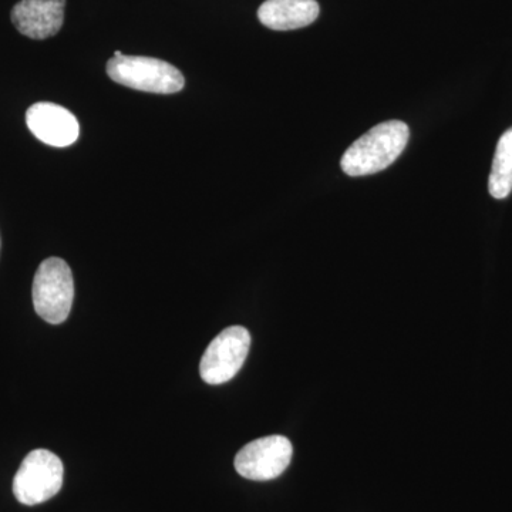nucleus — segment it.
<instances>
[{
  "label": "nucleus",
  "instance_id": "2",
  "mask_svg": "<svg viewBox=\"0 0 512 512\" xmlns=\"http://www.w3.org/2000/svg\"><path fill=\"white\" fill-rule=\"evenodd\" d=\"M107 74L113 82L138 92L174 94L185 86L183 73L164 60L144 56L111 57Z\"/></svg>",
  "mask_w": 512,
  "mask_h": 512
},
{
  "label": "nucleus",
  "instance_id": "6",
  "mask_svg": "<svg viewBox=\"0 0 512 512\" xmlns=\"http://www.w3.org/2000/svg\"><path fill=\"white\" fill-rule=\"evenodd\" d=\"M293 447L284 436L262 437L251 441L235 457L239 476L252 481H269L285 473L291 464Z\"/></svg>",
  "mask_w": 512,
  "mask_h": 512
},
{
  "label": "nucleus",
  "instance_id": "4",
  "mask_svg": "<svg viewBox=\"0 0 512 512\" xmlns=\"http://www.w3.org/2000/svg\"><path fill=\"white\" fill-rule=\"evenodd\" d=\"M64 467L62 460L52 451L39 448L33 450L20 464L13 494L20 504L46 503L62 490Z\"/></svg>",
  "mask_w": 512,
  "mask_h": 512
},
{
  "label": "nucleus",
  "instance_id": "9",
  "mask_svg": "<svg viewBox=\"0 0 512 512\" xmlns=\"http://www.w3.org/2000/svg\"><path fill=\"white\" fill-rule=\"evenodd\" d=\"M316 0H266L258 10L259 22L272 30L306 28L318 19Z\"/></svg>",
  "mask_w": 512,
  "mask_h": 512
},
{
  "label": "nucleus",
  "instance_id": "5",
  "mask_svg": "<svg viewBox=\"0 0 512 512\" xmlns=\"http://www.w3.org/2000/svg\"><path fill=\"white\" fill-rule=\"evenodd\" d=\"M251 348V335L242 326L222 330L201 359L200 373L208 384H222L237 376L247 360Z\"/></svg>",
  "mask_w": 512,
  "mask_h": 512
},
{
  "label": "nucleus",
  "instance_id": "8",
  "mask_svg": "<svg viewBox=\"0 0 512 512\" xmlns=\"http://www.w3.org/2000/svg\"><path fill=\"white\" fill-rule=\"evenodd\" d=\"M64 6L66 0H20L10 18L23 36L43 40L62 29Z\"/></svg>",
  "mask_w": 512,
  "mask_h": 512
},
{
  "label": "nucleus",
  "instance_id": "1",
  "mask_svg": "<svg viewBox=\"0 0 512 512\" xmlns=\"http://www.w3.org/2000/svg\"><path fill=\"white\" fill-rule=\"evenodd\" d=\"M410 130L403 121H384L357 138L343 154L340 167L350 177H363L386 170L409 143Z\"/></svg>",
  "mask_w": 512,
  "mask_h": 512
},
{
  "label": "nucleus",
  "instance_id": "10",
  "mask_svg": "<svg viewBox=\"0 0 512 512\" xmlns=\"http://www.w3.org/2000/svg\"><path fill=\"white\" fill-rule=\"evenodd\" d=\"M488 190L497 200H503L512 191V127L498 140L491 167Z\"/></svg>",
  "mask_w": 512,
  "mask_h": 512
},
{
  "label": "nucleus",
  "instance_id": "3",
  "mask_svg": "<svg viewBox=\"0 0 512 512\" xmlns=\"http://www.w3.org/2000/svg\"><path fill=\"white\" fill-rule=\"evenodd\" d=\"M33 305L37 315L52 325L69 318L74 299L72 269L60 258H49L37 268L33 279Z\"/></svg>",
  "mask_w": 512,
  "mask_h": 512
},
{
  "label": "nucleus",
  "instance_id": "7",
  "mask_svg": "<svg viewBox=\"0 0 512 512\" xmlns=\"http://www.w3.org/2000/svg\"><path fill=\"white\" fill-rule=\"evenodd\" d=\"M26 124L37 140L57 148L72 146L80 134V124L73 113L46 101L30 107Z\"/></svg>",
  "mask_w": 512,
  "mask_h": 512
}]
</instances>
